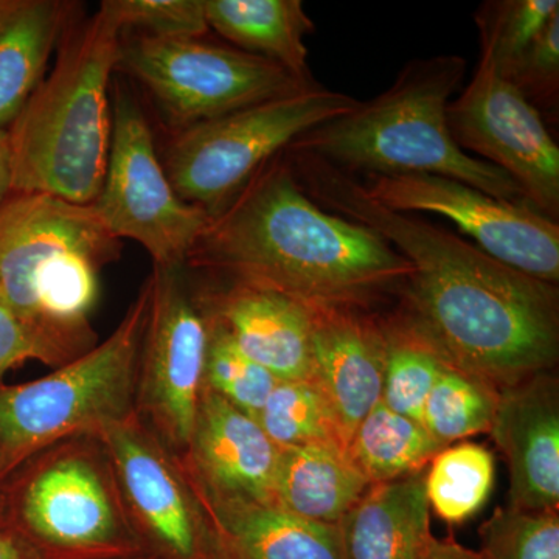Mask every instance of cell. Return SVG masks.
<instances>
[{
	"label": "cell",
	"mask_w": 559,
	"mask_h": 559,
	"mask_svg": "<svg viewBox=\"0 0 559 559\" xmlns=\"http://www.w3.org/2000/svg\"><path fill=\"white\" fill-rule=\"evenodd\" d=\"M186 266L226 272L310 307L344 308L406 283L412 271L369 227L316 204L283 154L210 218Z\"/></svg>",
	"instance_id": "2"
},
{
	"label": "cell",
	"mask_w": 559,
	"mask_h": 559,
	"mask_svg": "<svg viewBox=\"0 0 559 559\" xmlns=\"http://www.w3.org/2000/svg\"><path fill=\"white\" fill-rule=\"evenodd\" d=\"M207 319L209 347L204 385L242 414L255 419L280 381L249 359L218 322L209 316Z\"/></svg>",
	"instance_id": "29"
},
{
	"label": "cell",
	"mask_w": 559,
	"mask_h": 559,
	"mask_svg": "<svg viewBox=\"0 0 559 559\" xmlns=\"http://www.w3.org/2000/svg\"><path fill=\"white\" fill-rule=\"evenodd\" d=\"M370 488L340 441L280 450L272 503L304 520L340 525Z\"/></svg>",
	"instance_id": "21"
},
{
	"label": "cell",
	"mask_w": 559,
	"mask_h": 559,
	"mask_svg": "<svg viewBox=\"0 0 559 559\" xmlns=\"http://www.w3.org/2000/svg\"><path fill=\"white\" fill-rule=\"evenodd\" d=\"M364 189L393 212L444 216L492 259L540 282L558 283V223L527 204L432 175L369 176Z\"/></svg>",
	"instance_id": "13"
},
{
	"label": "cell",
	"mask_w": 559,
	"mask_h": 559,
	"mask_svg": "<svg viewBox=\"0 0 559 559\" xmlns=\"http://www.w3.org/2000/svg\"><path fill=\"white\" fill-rule=\"evenodd\" d=\"M24 3L25 0H0V32L20 13Z\"/></svg>",
	"instance_id": "38"
},
{
	"label": "cell",
	"mask_w": 559,
	"mask_h": 559,
	"mask_svg": "<svg viewBox=\"0 0 559 559\" xmlns=\"http://www.w3.org/2000/svg\"><path fill=\"white\" fill-rule=\"evenodd\" d=\"M536 109L555 108L559 87V14L549 22L539 38L525 51L509 75Z\"/></svg>",
	"instance_id": "33"
},
{
	"label": "cell",
	"mask_w": 559,
	"mask_h": 559,
	"mask_svg": "<svg viewBox=\"0 0 559 559\" xmlns=\"http://www.w3.org/2000/svg\"><path fill=\"white\" fill-rule=\"evenodd\" d=\"M209 28L234 44L312 84L307 36L314 33L300 0H204Z\"/></svg>",
	"instance_id": "22"
},
{
	"label": "cell",
	"mask_w": 559,
	"mask_h": 559,
	"mask_svg": "<svg viewBox=\"0 0 559 559\" xmlns=\"http://www.w3.org/2000/svg\"><path fill=\"white\" fill-rule=\"evenodd\" d=\"M0 559H35L2 521H0Z\"/></svg>",
	"instance_id": "37"
},
{
	"label": "cell",
	"mask_w": 559,
	"mask_h": 559,
	"mask_svg": "<svg viewBox=\"0 0 559 559\" xmlns=\"http://www.w3.org/2000/svg\"><path fill=\"white\" fill-rule=\"evenodd\" d=\"M186 484L209 514L216 559H347L340 525L304 520L274 503L212 499Z\"/></svg>",
	"instance_id": "19"
},
{
	"label": "cell",
	"mask_w": 559,
	"mask_h": 559,
	"mask_svg": "<svg viewBox=\"0 0 559 559\" xmlns=\"http://www.w3.org/2000/svg\"><path fill=\"white\" fill-rule=\"evenodd\" d=\"M480 559H559L558 510L499 509L480 527Z\"/></svg>",
	"instance_id": "31"
},
{
	"label": "cell",
	"mask_w": 559,
	"mask_h": 559,
	"mask_svg": "<svg viewBox=\"0 0 559 559\" xmlns=\"http://www.w3.org/2000/svg\"><path fill=\"white\" fill-rule=\"evenodd\" d=\"M358 103L318 84L194 124L173 139L165 173L180 200L205 210L212 218L267 162L307 132L345 116Z\"/></svg>",
	"instance_id": "8"
},
{
	"label": "cell",
	"mask_w": 559,
	"mask_h": 559,
	"mask_svg": "<svg viewBox=\"0 0 559 559\" xmlns=\"http://www.w3.org/2000/svg\"><path fill=\"white\" fill-rule=\"evenodd\" d=\"M297 180L320 207L369 227L411 263L409 323L452 369L492 389L546 373L559 352L554 285L484 250L371 200L364 183L329 162L293 153Z\"/></svg>",
	"instance_id": "1"
},
{
	"label": "cell",
	"mask_w": 559,
	"mask_h": 559,
	"mask_svg": "<svg viewBox=\"0 0 559 559\" xmlns=\"http://www.w3.org/2000/svg\"><path fill=\"white\" fill-rule=\"evenodd\" d=\"M123 25L151 38H204L210 31L204 0H112Z\"/></svg>",
	"instance_id": "32"
},
{
	"label": "cell",
	"mask_w": 559,
	"mask_h": 559,
	"mask_svg": "<svg viewBox=\"0 0 559 559\" xmlns=\"http://www.w3.org/2000/svg\"><path fill=\"white\" fill-rule=\"evenodd\" d=\"M255 419L278 450L316 441L344 444L329 404L311 381H280Z\"/></svg>",
	"instance_id": "28"
},
{
	"label": "cell",
	"mask_w": 559,
	"mask_h": 559,
	"mask_svg": "<svg viewBox=\"0 0 559 559\" xmlns=\"http://www.w3.org/2000/svg\"><path fill=\"white\" fill-rule=\"evenodd\" d=\"M0 521L28 551L98 554L127 538L130 516L97 437L61 441L0 484Z\"/></svg>",
	"instance_id": "7"
},
{
	"label": "cell",
	"mask_w": 559,
	"mask_h": 559,
	"mask_svg": "<svg viewBox=\"0 0 559 559\" xmlns=\"http://www.w3.org/2000/svg\"><path fill=\"white\" fill-rule=\"evenodd\" d=\"M382 331L385 360L381 403L396 414L421 423L426 400L447 362L419 336L409 320Z\"/></svg>",
	"instance_id": "26"
},
{
	"label": "cell",
	"mask_w": 559,
	"mask_h": 559,
	"mask_svg": "<svg viewBox=\"0 0 559 559\" xmlns=\"http://www.w3.org/2000/svg\"><path fill=\"white\" fill-rule=\"evenodd\" d=\"M423 559H480V557L477 551L466 549L454 539L433 538Z\"/></svg>",
	"instance_id": "36"
},
{
	"label": "cell",
	"mask_w": 559,
	"mask_h": 559,
	"mask_svg": "<svg viewBox=\"0 0 559 559\" xmlns=\"http://www.w3.org/2000/svg\"><path fill=\"white\" fill-rule=\"evenodd\" d=\"M124 28L105 0L62 36L57 62L9 128L13 193L92 204L100 193L112 135L110 75Z\"/></svg>",
	"instance_id": "4"
},
{
	"label": "cell",
	"mask_w": 559,
	"mask_h": 559,
	"mask_svg": "<svg viewBox=\"0 0 559 559\" xmlns=\"http://www.w3.org/2000/svg\"><path fill=\"white\" fill-rule=\"evenodd\" d=\"M310 307V305H308ZM311 382L329 404L345 447L381 401L385 340L381 326L344 307H310Z\"/></svg>",
	"instance_id": "17"
},
{
	"label": "cell",
	"mask_w": 559,
	"mask_h": 559,
	"mask_svg": "<svg viewBox=\"0 0 559 559\" xmlns=\"http://www.w3.org/2000/svg\"><path fill=\"white\" fill-rule=\"evenodd\" d=\"M498 393L491 385L444 366L430 390L421 423L441 447L484 432L495 417Z\"/></svg>",
	"instance_id": "27"
},
{
	"label": "cell",
	"mask_w": 559,
	"mask_h": 559,
	"mask_svg": "<svg viewBox=\"0 0 559 559\" xmlns=\"http://www.w3.org/2000/svg\"><path fill=\"white\" fill-rule=\"evenodd\" d=\"M119 68L151 92L179 131L318 86L264 58L204 38L121 40Z\"/></svg>",
	"instance_id": "9"
},
{
	"label": "cell",
	"mask_w": 559,
	"mask_h": 559,
	"mask_svg": "<svg viewBox=\"0 0 559 559\" xmlns=\"http://www.w3.org/2000/svg\"><path fill=\"white\" fill-rule=\"evenodd\" d=\"M97 439L108 454L130 520L173 558L200 557L202 518L182 471L138 414L108 426Z\"/></svg>",
	"instance_id": "14"
},
{
	"label": "cell",
	"mask_w": 559,
	"mask_h": 559,
	"mask_svg": "<svg viewBox=\"0 0 559 559\" xmlns=\"http://www.w3.org/2000/svg\"><path fill=\"white\" fill-rule=\"evenodd\" d=\"M186 266H154L140 352L135 414L176 459L190 450L204 390L209 319L190 293Z\"/></svg>",
	"instance_id": "11"
},
{
	"label": "cell",
	"mask_w": 559,
	"mask_h": 559,
	"mask_svg": "<svg viewBox=\"0 0 559 559\" xmlns=\"http://www.w3.org/2000/svg\"><path fill=\"white\" fill-rule=\"evenodd\" d=\"M278 452L257 419L204 385L190 450L176 462L209 498L272 503Z\"/></svg>",
	"instance_id": "15"
},
{
	"label": "cell",
	"mask_w": 559,
	"mask_h": 559,
	"mask_svg": "<svg viewBox=\"0 0 559 559\" xmlns=\"http://www.w3.org/2000/svg\"><path fill=\"white\" fill-rule=\"evenodd\" d=\"M495 473V457L479 444L463 443L440 451L426 476L429 507L450 524L471 520L491 496Z\"/></svg>",
	"instance_id": "25"
},
{
	"label": "cell",
	"mask_w": 559,
	"mask_h": 559,
	"mask_svg": "<svg viewBox=\"0 0 559 559\" xmlns=\"http://www.w3.org/2000/svg\"><path fill=\"white\" fill-rule=\"evenodd\" d=\"M557 14L558 0H500L477 10L480 40L491 47L500 75H509Z\"/></svg>",
	"instance_id": "30"
},
{
	"label": "cell",
	"mask_w": 559,
	"mask_h": 559,
	"mask_svg": "<svg viewBox=\"0 0 559 559\" xmlns=\"http://www.w3.org/2000/svg\"><path fill=\"white\" fill-rule=\"evenodd\" d=\"M75 9L61 0H25L0 32V128L11 127L39 86Z\"/></svg>",
	"instance_id": "23"
},
{
	"label": "cell",
	"mask_w": 559,
	"mask_h": 559,
	"mask_svg": "<svg viewBox=\"0 0 559 559\" xmlns=\"http://www.w3.org/2000/svg\"><path fill=\"white\" fill-rule=\"evenodd\" d=\"M441 444L423 423L378 403L349 441V455L370 484L401 479L436 457Z\"/></svg>",
	"instance_id": "24"
},
{
	"label": "cell",
	"mask_w": 559,
	"mask_h": 559,
	"mask_svg": "<svg viewBox=\"0 0 559 559\" xmlns=\"http://www.w3.org/2000/svg\"><path fill=\"white\" fill-rule=\"evenodd\" d=\"M234 344L278 381H311L312 316L308 305L283 294L235 283L202 301Z\"/></svg>",
	"instance_id": "18"
},
{
	"label": "cell",
	"mask_w": 559,
	"mask_h": 559,
	"mask_svg": "<svg viewBox=\"0 0 559 559\" xmlns=\"http://www.w3.org/2000/svg\"><path fill=\"white\" fill-rule=\"evenodd\" d=\"M488 430L509 463L511 509L558 510L559 400L555 378L540 373L500 390Z\"/></svg>",
	"instance_id": "16"
},
{
	"label": "cell",
	"mask_w": 559,
	"mask_h": 559,
	"mask_svg": "<svg viewBox=\"0 0 559 559\" xmlns=\"http://www.w3.org/2000/svg\"><path fill=\"white\" fill-rule=\"evenodd\" d=\"M13 194V151L9 128H0V207Z\"/></svg>",
	"instance_id": "35"
},
{
	"label": "cell",
	"mask_w": 559,
	"mask_h": 559,
	"mask_svg": "<svg viewBox=\"0 0 559 559\" xmlns=\"http://www.w3.org/2000/svg\"><path fill=\"white\" fill-rule=\"evenodd\" d=\"M426 476L374 484L340 522L347 559H423L430 533Z\"/></svg>",
	"instance_id": "20"
},
{
	"label": "cell",
	"mask_w": 559,
	"mask_h": 559,
	"mask_svg": "<svg viewBox=\"0 0 559 559\" xmlns=\"http://www.w3.org/2000/svg\"><path fill=\"white\" fill-rule=\"evenodd\" d=\"M92 204L13 193L0 207V301L32 334L47 366L97 345L91 316L102 272L119 257Z\"/></svg>",
	"instance_id": "3"
},
{
	"label": "cell",
	"mask_w": 559,
	"mask_h": 559,
	"mask_svg": "<svg viewBox=\"0 0 559 559\" xmlns=\"http://www.w3.org/2000/svg\"><path fill=\"white\" fill-rule=\"evenodd\" d=\"M465 73L460 55L412 60L388 91L307 132L286 151L319 157L349 175L441 176L527 204L506 171L469 156L452 138L448 106Z\"/></svg>",
	"instance_id": "5"
},
{
	"label": "cell",
	"mask_w": 559,
	"mask_h": 559,
	"mask_svg": "<svg viewBox=\"0 0 559 559\" xmlns=\"http://www.w3.org/2000/svg\"><path fill=\"white\" fill-rule=\"evenodd\" d=\"M448 124L465 153L506 171L530 207L557 221L559 148L539 110L496 68L491 47L480 40V61L466 90L448 106Z\"/></svg>",
	"instance_id": "12"
},
{
	"label": "cell",
	"mask_w": 559,
	"mask_h": 559,
	"mask_svg": "<svg viewBox=\"0 0 559 559\" xmlns=\"http://www.w3.org/2000/svg\"><path fill=\"white\" fill-rule=\"evenodd\" d=\"M27 360L46 364V356L16 316L0 301V378Z\"/></svg>",
	"instance_id": "34"
},
{
	"label": "cell",
	"mask_w": 559,
	"mask_h": 559,
	"mask_svg": "<svg viewBox=\"0 0 559 559\" xmlns=\"http://www.w3.org/2000/svg\"><path fill=\"white\" fill-rule=\"evenodd\" d=\"M150 304L148 278L108 340L39 380L0 382V484L53 444L134 417Z\"/></svg>",
	"instance_id": "6"
},
{
	"label": "cell",
	"mask_w": 559,
	"mask_h": 559,
	"mask_svg": "<svg viewBox=\"0 0 559 559\" xmlns=\"http://www.w3.org/2000/svg\"><path fill=\"white\" fill-rule=\"evenodd\" d=\"M92 205L114 237L148 250L154 266H186L210 221L173 189L148 121L123 91L114 98L108 167Z\"/></svg>",
	"instance_id": "10"
}]
</instances>
